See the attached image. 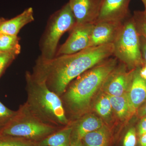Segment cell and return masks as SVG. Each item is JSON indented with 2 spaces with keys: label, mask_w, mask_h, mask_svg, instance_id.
<instances>
[{
  "label": "cell",
  "mask_w": 146,
  "mask_h": 146,
  "mask_svg": "<svg viewBox=\"0 0 146 146\" xmlns=\"http://www.w3.org/2000/svg\"><path fill=\"white\" fill-rule=\"evenodd\" d=\"M113 44H109L57 56L50 60L39 57L32 74L44 82L49 90L60 97L71 82L113 55Z\"/></svg>",
  "instance_id": "6da1fadb"
},
{
  "label": "cell",
  "mask_w": 146,
  "mask_h": 146,
  "mask_svg": "<svg viewBox=\"0 0 146 146\" xmlns=\"http://www.w3.org/2000/svg\"><path fill=\"white\" fill-rule=\"evenodd\" d=\"M117 65V58H109L84 72L71 82L60 98L71 113L80 115Z\"/></svg>",
  "instance_id": "7a4b0ae2"
},
{
  "label": "cell",
  "mask_w": 146,
  "mask_h": 146,
  "mask_svg": "<svg viewBox=\"0 0 146 146\" xmlns=\"http://www.w3.org/2000/svg\"><path fill=\"white\" fill-rule=\"evenodd\" d=\"M27 95L25 103L31 111L43 122L59 128L70 123L60 97L51 91L44 82L37 79L32 73H25Z\"/></svg>",
  "instance_id": "3957f363"
},
{
  "label": "cell",
  "mask_w": 146,
  "mask_h": 146,
  "mask_svg": "<svg viewBox=\"0 0 146 146\" xmlns=\"http://www.w3.org/2000/svg\"><path fill=\"white\" fill-rule=\"evenodd\" d=\"M15 117L0 133L39 142L59 129L35 116L25 104L21 105Z\"/></svg>",
  "instance_id": "277c9868"
},
{
  "label": "cell",
  "mask_w": 146,
  "mask_h": 146,
  "mask_svg": "<svg viewBox=\"0 0 146 146\" xmlns=\"http://www.w3.org/2000/svg\"><path fill=\"white\" fill-rule=\"evenodd\" d=\"M76 20L68 3L52 15L40 42L41 55L44 60L52 59L56 55L58 44L65 32L70 31Z\"/></svg>",
  "instance_id": "5b68a950"
},
{
  "label": "cell",
  "mask_w": 146,
  "mask_h": 146,
  "mask_svg": "<svg viewBox=\"0 0 146 146\" xmlns=\"http://www.w3.org/2000/svg\"><path fill=\"white\" fill-rule=\"evenodd\" d=\"M113 44V55L126 66L134 67L143 63L140 35L132 17L123 22Z\"/></svg>",
  "instance_id": "8992f818"
},
{
  "label": "cell",
  "mask_w": 146,
  "mask_h": 146,
  "mask_svg": "<svg viewBox=\"0 0 146 146\" xmlns=\"http://www.w3.org/2000/svg\"><path fill=\"white\" fill-rule=\"evenodd\" d=\"M94 25L76 24L70 31L68 39L56 52V56L75 53L88 48Z\"/></svg>",
  "instance_id": "52a82bcc"
},
{
  "label": "cell",
  "mask_w": 146,
  "mask_h": 146,
  "mask_svg": "<svg viewBox=\"0 0 146 146\" xmlns=\"http://www.w3.org/2000/svg\"><path fill=\"white\" fill-rule=\"evenodd\" d=\"M134 72H127L124 64L116 68L110 74L102 87L106 94L110 96H119L127 93Z\"/></svg>",
  "instance_id": "ba28073f"
},
{
  "label": "cell",
  "mask_w": 146,
  "mask_h": 146,
  "mask_svg": "<svg viewBox=\"0 0 146 146\" xmlns=\"http://www.w3.org/2000/svg\"><path fill=\"white\" fill-rule=\"evenodd\" d=\"M102 0H69L76 24H95L98 17Z\"/></svg>",
  "instance_id": "9c48e42d"
},
{
  "label": "cell",
  "mask_w": 146,
  "mask_h": 146,
  "mask_svg": "<svg viewBox=\"0 0 146 146\" xmlns=\"http://www.w3.org/2000/svg\"><path fill=\"white\" fill-rule=\"evenodd\" d=\"M131 1L102 0L96 22L106 21L123 22L129 16V6Z\"/></svg>",
  "instance_id": "30bf717a"
},
{
  "label": "cell",
  "mask_w": 146,
  "mask_h": 146,
  "mask_svg": "<svg viewBox=\"0 0 146 146\" xmlns=\"http://www.w3.org/2000/svg\"><path fill=\"white\" fill-rule=\"evenodd\" d=\"M123 22L107 21L96 22L92 30L89 47L113 44Z\"/></svg>",
  "instance_id": "8fae6325"
},
{
  "label": "cell",
  "mask_w": 146,
  "mask_h": 146,
  "mask_svg": "<svg viewBox=\"0 0 146 146\" xmlns=\"http://www.w3.org/2000/svg\"><path fill=\"white\" fill-rule=\"evenodd\" d=\"M127 95L133 114L146 100V81L140 76L138 71L133 73Z\"/></svg>",
  "instance_id": "7c38bea8"
},
{
  "label": "cell",
  "mask_w": 146,
  "mask_h": 146,
  "mask_svg": "<svg viewBox=\"0 0 146 146\" xmlns=\"http://www.w3.org/2000/svg\"><path fill=\"white\" fill-rule=\"evenodd\" d=\"M34 20L33 9L29 7L15 18L1 22L0 33L17 36L22 28Z\"/></svg>",
  "instance_id": "4fadbf2b"
},
{
  "label": "cell",
  "mask_w": 146,
  "mask_h": 146,
  "mask_svg": "<svg viewBox=\"0 0 146 146\" xmlns=\"http://www.w3.org/2000/svg\"><path fill=\"white\" fill-rule=\"evenodd\" d=\"M103 126L102 120L94 115L86 116L73 125L72 136L82 140L87 133Z\"/></svg>",
  "instance_id": "5bb4252c"
},
{
  "label": "cell",
  "mask_w": 146,
  "mask_h": 146,
  "mask_svg": "<svg viewBox=\"0 0 146 146\" xmlns=\"http://www.w3.org/2000/svg\"><path fill=\"white\" fill-rule=\"evenodd\" d=\"M73 125L65 126L38 142V146H71Z\"/></svg>",
  "instance_id": "9a60e30c"
},
{
  "label": "cell",
  "mask_w": 146,
  "mask_h": 146,
  "mask_svg": "<svg viewBox=\"0 0 146 146\" xmlns=\"http://www.w3.org/2000/svg\"><path fill=\"white\" fill-rule=\"evenodd\" d=\"M111 133L104 126L99 129L87 133L82 139L84 146H110Z\"/></svg>",
  "instance_id": "2e32d148"
},
{
  "label": "cell",
  "mask_w": 146,
  "mask_h": 146,
  "mask_svg": "<svg viewBox=\"0 0 146 146\" xmlns=\"http://www.w3.org/2000/svg\"><path fill=\"white\" fill-rule=\"evenodd\" d=\"M108 96L112 108L118 117L121 119H124L132 114L127 93L119 96Z\"/></svg>",
  "instance_id": "e0dca14e"
},
{
  "label": "cell",
  "mask_w": 146,
  "mask_h": 146,
  "mask_svg": "<svg viewBox=\"0 0 146 146\" xmlns=\"http://www.w3.org/2000/svg\"><path fill=\"white\" fill-rule=\"evenodd\" d=\"M19 40L17 36L0 33V53L21 50Z\"/></svg>",
  "instance_id": "ac0fdd59"
},
{
  "label": "cell",
  "mask_w": 146,
  "mask_h": 146,
  "mask_svg": "<svg viewBox=\"0 0 146 146\" xmlns=\"http://www.w3.org/2000/svg\"><path fill=\"white\" fill-rule=\"evenodd\" d=\"M0 146H38V143L0 133Z\"/></svg>",
  "instance_id": "d6986e66"
},
{
  "label": "cell",
  "mask_w": 146,
  "mask_h": 146,
  "mask_svg": "<svg viewBox=\"0 0 146 146\" xmlns=\"http://www.w3.org/2000/svg\"><path fill=\"white\" fill-rule=\"evenodd\" d=\"M95 109L103 117L106 118L110 116L112 108L108 95L104 94L100 97L96 103Z\"/></svg>",
  "instance_id": "ffe728a7"
},
{
  "label": "cell",
  "mask_w": 146,
  "mask_h": 146,
  "mask_svg": "<svg viewBox=\"0 0 146 146\" xmlns=\"http://www.w3.org/2000/svg\"><path fill=\"white\" fill-rule=\"evenodd\" d=\"M17 112L9 109L0 101V131L8 125Z\"/></svg>",
  "instance_id": "44dd1931"
},
{
  "label": "cell",
  "mask_w": 146,
  "mask_h": 146,
  "mask_svg": "<svg viewBox=\"0 0 146 146\" xmlns=\"http://www.w3.org/2000/svg\"><path fill=\"white\" fill-rule=\"evenodd\" d=\"M140 36L146 39V14L145 12L136 11L132 17Z\"/></svg>",
  "instance_id": "7402d4cb"
},
{
  "label": "cell",
  "mask_w": 146,
  "mask_h": 146,
  "mask_svg": "<svg viewBox=\"0 0 146 146\" xmlns=\"http://www.w3.org/2000/svg\"><path fill=\"white\" fill-rule=\"evenodd\" d=\"M21 52V50H16L10 52L0 53V77L6 68Z\"/></svg>",
  "instance_id": "603a6c76"
},
{
  "label": "cell",
  "mask_w": 146,
  "mask_h": 146,
  "mask_svg": "<svg viewBox=\"0 0 146 146\" xmlns=\"http://www.w3.org/2000/svg\"><path fill=\"white\" fill-rule=\"evenodd\" d=\"M137 142L136 132L135 128L129 129L123 139V146H136Z\"/></svg>",
  "instance_id": "cb8c5ba5"
},
{
  "label": "cell",
  "mask_w": 146,
  "mask_h": 146,
  "mask_svg": "<svg viewBox=\"0 0 146 146\" xmlns=\"http://www.w3.org/2000/svg\"><path fill=\"white\" fill-rule=\"evenodd\" d=\"M146 133V116L143 117L138 125V133L139 136Z\"/></svg>",
  "instance_id": "d4e9b609"
},
{
  "label": "cell",
  "mask_w": 146,
  "mask_h": 146,
  "mask_svg": "<svg viewBox=\"0 0 146 146\" xmlns=\"http://www.w3.org/2000/svg\"><path fill=\"white\" fill-rule=\"evenodd\" d=\"M140 42L142 57L146 63V39L143 36H140Z\"/></svg>",
  "instance_id": "484cf974"
},
{
  "label": "cell",
  "mask_w": 146,
  "mask_h": 146,
  "mask_svg": "<svg viewBox=\"0 0 146 146\" xmlns=\"http://www.w3.org/2000/svg\"><path fill=\"white\" fill-rule=\"evenodd\" d=\"M71 146H84L81 140L71 136Z\"/></svg>",
  "instance_id": "4316f807"
},
{
  "label": "cell",
  "mask_w": 146,
  "mask_h": 146,
  "mask_svg": "<svg viewBox=\"0 0 146 146\" xmlns=\"http://www.w3.org/2000/svg\"><path fill=\"white\" fill-rule=\"evenodd\" d=\"M138 114L141 117H144L146 116V102L138 109Z\"/></svg>",
  "instance_id": "83f0119b"
},
{
  "label": "cell",
  "mask_w": 146,
  "mask_h": 146,
  "mask_svg": "<svg viewBox=\"0 0 146 146\" xmlns=\"http://www.w3.org/2000/svg\"><path fill=\"white\" fill-rule=\"evenodd\" d=\"M139 144L140 146H146V133L140 136Z\"/></svg>",
  "instance_id": "f1b7e54d"
},
{
  "label": "cell",
  "mask_w": 146,
  "mask_h": 146,
  "mask_svg": "<svg viewBox=\"0 0 146 146\" xmlns=\"http://www.w3.org/2000/svg\"><path fill=\"white\" fill-rule=\"evenodd\" d=\"M138 73L140 76L146 81V64L138 71Z\"/></svg>",
  "instance_id": "f546056e"
},
{
  "label": "cell",
  "mask_w": 146,
  "mask_h": 146,
  "mask_svg": "<svg viewBox=\"0 0 146 146\" xmlns=\"http://www.w3.org/2000/svg\"><path fill=\"white\" fill-rule=\"evenodd\" d=\"M141 1H142V2L143 3L144 6H145V10L144 12H145V13H146V0H141Z\"/></svg>",
  "instance_id": "4dcf8cb0"
},
{
  "label": "cell",
  "mask_w": 146,
  "mask_h": 146,
  "mask_svg": "<svg viewBox=\"0 0 146 146\" xmlns=\"http://www.w3.org/2000/svg\"><path fill=\"white\" fill-rule=\"evenodd\" d=\"M145 14H146V13H145Z\"/></svg>",
  "instance_id": "1f68e13d"
}]
</instances>
